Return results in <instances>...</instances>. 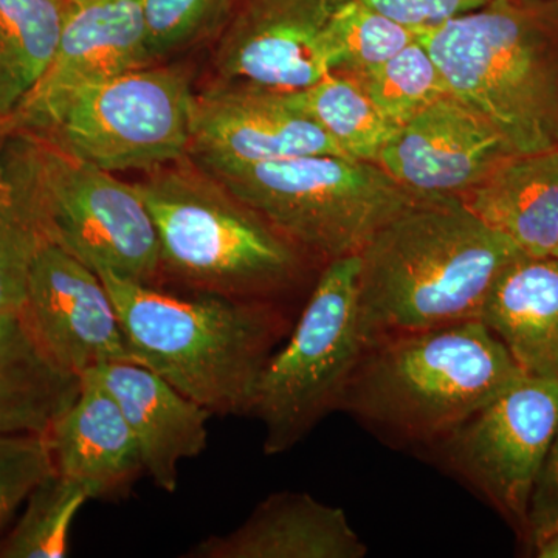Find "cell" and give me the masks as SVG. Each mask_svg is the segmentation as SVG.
I'll return each instance as SVG.
<instances>
[{
  "mask_svg": "<svg viewBox=\"0 0 558 558\" xmlns=\"http://www.w3.org/2000/svg\"><path fill=\"white\" fill-rule=\"evenodd\" d=\"M69 0H0V121L9 119L49 68Z\"/></svg>",
  "mask_w": 558,
  "mask_h": 558,
  "instance_id": "cell-22",
  "label": "cell"
},
{
  "mask_svg": "<svg viewBox=\"0 0 558 558\" xmlns=\"http://www.w3.org/2000/svg\"><path fill=\"white\" fill-rule=\"evenodd\" d=\"M351 78L357 81L376 108L399 128L450 94L438 64L418 39L391 60Z\"/></svg>",
  "mask_w": 558,
  "mask_h": 558,
  "instance_id": "cell-25",
  "label": "cell"
},
{
  "mask_svg": "<svg viewBox=\"0 0 558 558\" xmlns=\"http://www.w3.org/2000/svg\"><path fill=\"white\" fill-rule=\"evenodd\" d=\"M484 323L526 376L558 380V258L521 255L488 290Z\"/></svg>",
  "mask_w": 558,
  "mask_h": 558,
  "instance_id": "cell-19",
  "label": "cell"
},
{
  "mask_svg": "<svg viewBox=\"0 0 558 558\" xmlns=\"http://www.w3.org/2000/svg\"><path fill=\"white\" fill-rule=\"evenodd\" d=\"M347 512L306 492H275L229 534L209 535L186 558H363Z\"/></svg>",
  "mask_w": 558,
  "mask_h": 558,
  "instance_id": "cell-17",
  "label": "cell"
},
{
  "mask_svg": "<svg viewBox=\"0 0 558 558\" xmlns=\"http://www.w3.org/2000/svg\"><path fill=\"white\" fill-rule=\"evenodd\" d=\"M87 373L105 385L130 422L149 478L160 490L174 494L180 462L207 449L213 414L140 363H106Z\"/></svg>",
  "mask_w": 558,
  "mask_h": 558,
  "instance_id": "cell-16",
  "label": "cell"
},
{
  "mask_svg": "<svg viewBox=\"0 0 558 558\" xmlns=\"http://www.w3.org/2000/svg\"><path fill=\"white\" fill-rule=\"evenodd\" d=\"M554 256H556V258H558V245H557L556 252H554Z\"/></svg>",
  "mask_w": 558,
  "mask_h": 558,
  "instance_id": "cell-34",
  "label": "cell"
},
{
  "mask_svg": "<svg viewBox=\"0 0 558 558\" xmlns=\"http://www.w3.org/2000/svg\"><path fill=\"white\" fill-rule=\"evenodd\" d=\"M44 242L13 199L0 202V314H21L33 263Z\"/></svg>",
  "mask_w": 558,
  "mask_h": 558,
  "instance_id": "cell-29",
  "label": "cell"
},
{
  "mask_svg": "<svg viewBox=\"0 0 558 558\" xmlns=\"http://www.w3.org/2000/svg\"><path fill=\"white\" fill-rule=\"evenodd\" d=\"M558 527V428L529 499L526 532L537 545Z\"/></svg>",
  "mask_w": 558,
  "mask_h": 558,
  "instance_id": "cell-31",
  "label": "cell"
},
{
  "mask_svg": "<svg viewBox=\"0 0 558 558\" xmlns=\"http://www.w3.org/2000/svg\"><path fill=\"white\" fill-rule=\"evenodd\" d=\"M417 39V33L369 9L360 0H349L333 17L328 33L332 73L355 76L391 60Z\"/></svg>",
  "mask_w": 558,
  "mask_h": 558,
  "instance_id": "cell-26",
  "label": "cell"
},
{
  "mask_svg": "<svg viewBox=\"0 0 558 558\" xmlns=\"http://www.w3.org/2000/svg\"><path fill=\"white\" fill-rule=\"evenodd\" d=\"M149 64L142 0H69L49 68L0 135L46 134L76 94Z\"/></svg>",
  "mask_w": 558,
  "mask_h": 558,
  "instance_id": "cell-11",
  "label": "cell"
},
{
  "mask_svg": "<svg viewBox=\"0 0 558 558\" xmlns=\"http://www.w3.org/2000/svg\"><path fill=\"white\" fill-rule=\"evenodd\" d=\"M46 438L54 470L83 484L92 499L121 494L145 472L130 422L92 373L81 376L78 398L53 422Z\"/></svg>",
  "mask_w": 558,
  "mask_h": 558,
  "instance_id": "cell-18",
  "label": "cell"
},
{
  "mask_svg": "<svg viewBox=\"0 0 558 558\" xmlns=\"http://www.w3.org/2000/svg\"><path fill=\"white\" fill-rule=\"evenodd\" d=\"M512 154L478 110L449 94L400 126L377 163L418 197L461 199Z\"/></svg>",
  "mask_w": 558,
  "mask_h": 558,
  "instance_id": "cell-14",
  "label": "cell"
},
{
  "mask_svg": "<svg viewBox=\"0 0 558 558\" xmlns=\"http://www.w3.org/2000/svg\"><path fill=\"white\" fill-rule=\"evenodd\" d=\"M526 376L480 319L369 344L339 411L395 447L432 449Z\"/></svg>",
  "mask_w": 558,
  "mask_h": 558,
  "instance_id": "cell-3",
  "label": "cell"
},
{
  "mask_svg": "<svg viewBox=\"0 0 558 558\" xmlns=\"http://www.w3.org/2000/svg\"><path fill=\"white\" fill-rule=\"evenodd\" d=\"M369 9L398 21L414 32H424L480 9L490 0H360Z\"/></svg>",
  "mask_w": 558,
  "mask_h": 558,
  "instance_id": "cell-30",
  "label": "cell"
},
{
  "mask_svg": "<svg viewBox=\"0 0 558 558\" xmlns=\"http://www.w3.org/2000/svg\"><path fill=\"white\" fill-rule=\"evenodd\" d=\"M135 363L219 416H250L267 360L290 329L275 301L182 299L98 271Z\"/></svg>",
  "mask_w": 558,
  "mask_h": 558,
  "instance_id": "cell-2",
  "label": "cell"
},
{
  "mask_svg": "<svg viewBox=\"0 0 558 558\" xmlns=\"http://www.w3.org/2000/svg\"><path fill=\"white\" fill-rule=\"evenodd\" d=\"M80 391L81 377L46 354L21 314H0V436L47 435Z\"/></svg>",
  "mask_w": 558,
  "mask_h": 558,
  "instance_id": "cell-21",
  "label": "cell"
},
{
  "mask_svg": "<svg viewBox=\"0 0 558 558\" xmlns=\"http://www.w3.org/2000/svg\"><path fill=\"white\" fill-rule=\"evenodd\" d=\"M53 472L46 435L0 436V538L33 488Z\"/></svg>",
  "mask_w": 558,
  "mask_h": 558,
  "instance_id": "cell-28",
  "label": "cell"
},
{
  "mask_svg": "<svg viewBox=\"0 0 558 558\" xmlns=\"http://www.w3.org/2000/svg\"><path fill=\"white\" fill-rule=\"evenodd\" d=\"M11 201V190L10 186L0 179V202H10Z\"/></svg>",
  "mask_w": 558,
  "mask_h": 558,
  "instance_id": "cell-33",
  "label": "cell"
},
{
  "mask_svg": "<svg viewBox=\"0 0 558 558\" xmlns=\"http://www.w3.org/2000/svg\"><path fill=\"white\" fill-rule=\"evenodd\" d=\"M89 499L83 484L54 470L33 488L20 519L0 539V558H64L73 521Z\"/></svg>",
  "mask_w": 558,
  "mask_h": 558,
  "instance_id": "cell-24",
  "label": "cell"
},
{
  "mask_svg": "<svg viewBox=\"0 0 558 558\" xmlns=\"http://www.w3.org/2000/svg\"><path fill=\"white\" fill-rule=\"evenodd\" d=\"M234 0H142L146 50L157 64L174 51L219 36Z\"/></svg>",
  "mask_w": 558,
  "mask_h": 558,
  "instance_id": "cell-27",
  "label": "cell"
},
{
  "mask_svg": "<svg viewBox=\"0 0 558 558\" xmlns=\"http://www.w3.org/2000/svg\"><path fill=\"white\" fill-rule=\"evenodd\" d=\"M461 201L529 256L558 245V149L512 154Z\"/></svg>",
  "mask_w": 558,
  "mask_h": 558,
  "instance_id": "cell-20",
  "label": "cell"
},
{
  "mask_svg": "<svg viewBox=\"0 0 558 558\" xmlns=\"http://www.w3.org/2000/svg\"><path fill=\"white\" fill-rule=\"evenodd\" d=\"M190 154L247 163L343 156L326 132L290 101L288 92L223 80L194 95Z\"/></svg>",
  "mask_w": 558,
  "mask_h": 558,
  "instance_id": "cell-15",
  "label": "cell"
},
{
  "mask_svg": "<svg viewBox=\"0 0 558 558\" xmlns=\"http://www.w3.org/2000/svg\"><path fill=\"white\" fill-rule=\"evenodd\" d=\"M534 546L538 558H558V527Z\"/></svg>",
  "mask_w": 558,
  "mask_h": 558,
  "instance_id": "cell-32",
  "label": "cell"
},
{
  "mask_svg": "<svg viewBox=\"0 0 558 558\" xmlns=\"http://www.w3.org/2000/svg\"><path fill=\"white\" fill-rule=\"evenodd\" d=\"M189 72L149 64L76 94L46 134L109 172L153 171L190 154Z\"/></svg>",
  "mask_w": 558,
  "mask_h": 558,
  "instance_id": "cell-9",
  "label": "cell"
},
{
  "mask_svg": "<svg viewBox=\"0 0 558 558\" xmlns=\"http://www.w3.org/2000/svg\"><path fill=\"white\" fill-rule=\"evenodd\" d=\"M417 39L513 154L558 149V0H490Z\"/></svg>",
  "mask_w": 558,
  "mask_h": 558,
  "instance_id": "cell-4",
  "label": "cell"
},
{
  "mask_svg": "<svg viewBox=\"0 0 558 558\" xmlns=\"http://www.w3.org/2000/svg\"><path fill=\"white\" fill-rule=\"evenodd\" d=\"M363 344L478 319L521 252L459 197H418L357 253Z\"/></svg>",
  "mask_w": 558,
  "mask_h": 558,
  "instance_id": "cell-1",
  "label": "cell"
},
{
  "mask_svg": "<svg viewBox=\"0 0 558 558\" xmlns=\"http://www.w3.org/2000/svg\"><path fill=\"white\" fill-rule=\"evenodd\" d=\"M134 185L156 229L160 271L201 293L275 301L312 258L189 156Z\"/></svg>",
  "mask_w": 558,
  "mask_h": 558,
  "instance_id": "cell-5",
  "label": "cell"
},
{
  "mask_svg": "<svg viewBox=\"0 0 558 558\" xmlns=\"http://www.w3.org/2000/svg\"><path fill=\"white\" fill-rule=\"evenodd\" d=\"M349 0H234L219 33L215 68L223 81L304 89L332 73L328 33Z\"/></svg>",
  "mask_w": 558,
  "mask_h": 558,
  "instance_id": "cell-12",
  "label": "cell"
},
{
  "mask_svg": "<svg viewBox=\"0 0 558 558\" xmlns=\"http://www.w3.org/2000/svg\"><path fill=\"white\" fill-rule=\"evenodd\" d=\"M21 317L46 354L75 376L135 362L97 271L49 242L33 263Z\"/></svg>",
  "mask_w": 558,
  "mask_h": 558,
  "instance_id": "cell-13",
  "label": "cell"
},
{
  "mask_svg": "<svg viewBox=\"0 0 558 558\" xmlns=\"http://www.w3.org/2000/svg\"><path fill=\"white\" fill-rule=\"evenodd\" d=\"M558 428V380L524 376L428 451L526 531L529 499Z\"/></svg>",
  "mask_w": 558,
  "mask_h": 558,
  "instance_id": "cell-10",
  "label": "cell"
},
{
  "mask_svg": "<svg viewBox=\"0 0 558 558\" xmlns=\"http://www.w3.org/2000/svg\"><path fill=\"white\" fill-rule=\"evenodd\" d=\"M359 274V255L326 263L288 343L267 360L250 414L264 425V453L292 450L339 411L365 351Z\"/></svg>",
  "mask_w": 558,
  "mask_h": 558,
  "instance_id": "cell-8",
  "label": "cell"
},
{
  "mask_svg": "<svg viewBox=\"0 0 558 558\" xmlns=\"http://www.w3.org/2000/svg\"><path fill=\"white\" fill-rule=\"evenodd\" d=\"M194 161L323 266L357 255L384 223L418 199L379 163L336 154Z\"/></svg>",
  "mask_w": 558,
  "mask_h": 558,
  "instance_id": "cell-7",
  "label": "cell"
},
{
  "mask_svg": "<svg viewBox=\"0 0 558 558\" xmlns=\"http://www.w3.org/2000/svg\"><path fill=\"white\" fill-rule=\"evenodd\" d=\"M0 179L44 241L94 271L154 286L156 229L135 185L33 132L3 134Z\"/></svg>",
  "mask_w": 558,
  "mask_h": 558,
  "instance_id": "cell-6",
  "label": "cell"
},
{
  "mask_svg": "<svg viewBox=\"0 0 558 558\" xmlns=\"http://www.w3.org/2000/svg\"><path fill=\"white\" fill-rule=\"evenodd\" d=\"M290 101L326 132L341 154L377 163L399 126L376 108L362 86L341 73H330L304 89L288 92Z\"/></svg>",
  "mask_w": 558,
  "mask_h": 558,
  "instance_id": "cell-23",
  "label": "cell"
}]
</instances>
